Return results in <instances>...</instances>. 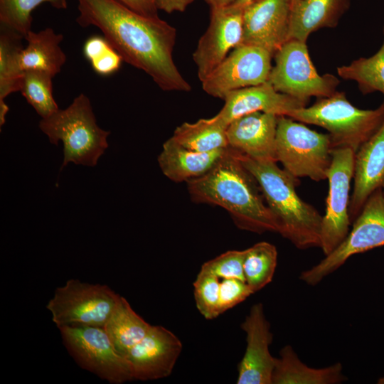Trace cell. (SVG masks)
Wrapping results in <instances>:
<instances>
[{
    "label": "cell",
    "instance_id": "12",
    "mask_svg": "<svg viewBox=\"0 0 384 384\" xmlns=\"http://www.w3.org/2000/svg\"><path fill=\"white\" fill-rule=\"evenodd\" d=\"M273 55L267 50L240 44L203 80L208 95L224 100L230 92L268 81Z\"/></svg>",
    "mask_w": 384,
    "mask_h": 384
},
{
    "label": "cell",
    "instance_id": "9",
    "mask_svg": "<svg viewBox=\"0 0 384 384\" xmlns=\"http://www.w3.org/2000/svg\"><path fill=\"white\" fill-rule=\"evenodd\" d=\"M383 188L367 199L343 241L318 264L300 273L299 279L315 286L340 268L351 257L384 246V198Z\"/></svg>",
    "mask_w": 384,
    "mask_h": 384
},
{
    "label": "cell",
    "instance_id": "33",
    "mask_svg": "<svg viewBox=\"0 0 384 384\" xmlns=\"http://www.w3.org/2000/svg\"><path fill=\"white\" fill-rule=\"evenodd\" d=\"M254 294L245 281L238 279H220V315L245 301Z\"/></svg>",
    "mask_w": 384,
    "mask_h": 384
},
{
    "label": "cell",
    "instance_id": "5",
    "mask_svg": "<svg viewBox=\"0 0 384 384\" xmlns=\"http://www.w3.org/2000/svg\"><path fill=\"white\" fill-rule=\"evenodd\" d=\"M287 117L326 129L332 149L349 148L356 153L383 122L384 101L375 110H361L353 105L345 93L336 91L318 98L310 107L294 110Z\"/></svg>",
    "mask_w": 384,
    "mask_h": 384
},
{
    "label": "cell",
    "instance_id": "30",
    "mask_svg": "<svg viewBox=\"0 0 384 384\" xmlns=\"http://www.w3.org/2000/svg\"><path fill=\"white\" fill-rule=\"evenodd\" d=\"M45 2L57 9L68 6L66 0H0V25L25 37L31 31L33 11Z\"/></svg>",
    "mask_w": 384,
    "mask_h": 384
},
{
    "label": "cell",
    "instance_id": "8",
    "mask_svg": "<svg viewBox=\"0 0 384 384\" xmlns=\"http://www.w3.org/2000/svg\"><path fill=\"white\" fill-rule=\"evenodd\" d=\"M273 57L268 82L277 91L306 102L311 97H329L337 91L339 80L331 74L317 73L306 43L289 40Z\"/></svg>",
    "mask_w": 384,
    "mask_h": 384
},
{
    "label": "cell",
    "instance_id": "18",
    "mask_svg": "<svg viewBox=\"0 0 384 384\" xmlns=\"http://www.w3.org/2000/svg\"><path fill=\"white\" fill-rule=\"evenodd\" d=\"M223 108L216 114L225 124L242 115L263 112L287 116L308 102L277 91L268 82L234 90L223 100Z\"/></svg>",
    "mask_w": 384,
    "mask_h": 384
},
{
    "label": "cell",
    "instance_id": "11",
    "mask_svg": "<svg viewBox=\"0 0 384 384\" xmlns=\"http://www.w3.org/2000/svg\"><path fill=\"white\" fill-rule=\"evenodd\" d=\"M328 173L329 192L322 218L321 247L324 256L334 250L348 234L350 185L354 174L355 152L349 148L331 150Z\"/></svg>",
    "mask_w": 384,
    "mask_h": 384
},
{
    "label": "cell",
    "instance_id": "16",
    "mask_svg": "<svg viewBox=\"0 0 384 384\" xmlns=\"http://www.w3.org/2000/svg\"><path fill=\"white\" fill-rule=\"evenodd\" d=\"M246 349L238 366V384H272L274 358L270 351L273 339L262 303H256L241 324Z\"/></svg>",
    "mask_w": 384,
    "mask_h": 384
},
{
    "label": "cell",
    "instance_id": "23",
    "mask_svg": "<svg viewBox=\"0 0 384 384\" xmlns=\"http://www.w3.org/2000/svg\"><path fill=\"white\" fill-rule=\"evenodd\" d=\"M24 38L28 44L21 54L23 70H39L53 78L61 71L66 62V55L60 46L63 39L62 34L46 28L37 33L30 31Z\"/></svg>",
    "mask_w": 384,
    "mask_h": 384
},
{
    "label": "cell",
    "instance_id": "27",
    "mask_svg": "<svg viewBox=\"0 0 384 384\" xmlns=\"http://www.w3.org/2000/svg\"><path fill=\"white\" fill-rule=\"evenodd\" d=\"M384 36V26H383ZM344 80L355 81L363 95L380 92L384 95V38L380 49L372 56L360 58L337 68Z\"/></svg>",
    "mask_w": 384,
    "mask_h": 384
},
{
    "label": "cell",
    "instance_id": "35",
    "mask_svg": "<svg viewBox=\"0 0 384 384\" xmlns=\"http://www.w3.org/2000/svg\"><path fill=\"white\" fill-rule=\"evenodd\" d=\"M132 11L149 18H159L154 0H116Z\"/></svg>",
    "mask_w": 384,
    "mask_h": 384
},
{
    "label": "cell",
    "instance_id": "6",
    "mask_svg": "<svg viewBox=\"0 0 384 384\" xmlns=\"http://www.w3.org/2000/svg\"><path fill=\"white\" fill-rule=\"evenodd\" d=\"M331 150L329 134L314 131L289 117L277 116V161L293 177H308L316 182L327 179Z\"/></svg>",
    "mask_w": 384,
    "mask_h": 384
},
{
    "label": "cell",
    "instance_id": "17",
    "mask_svg": "<svg viewBox=\"0 0 384 384\" xmlns=\"http://www.w3.org/2000/svg\"><path fill=\"white\" fill-rule=\"evenodd\" d=\"M277 116L255 112L233 119L226 129L228 147L255 160L277 162L275 151Z\"/></svg>",
    "mask_w": 384,
    "mask_h": 384
},
{
    "label": "cell",
    "instance_id": "14",
    "mask_svg": "<svg viewBox=\"0 0 384 384\" xmlns=\"http://www.w3.org/2000/svg\"><path fill=\"white\" fill-rule=\"evenodd\" d=\"M180 339L170 330L157 325L125 356L133 380H154L172 373L182 351Z\"/></svg>",
    "mask_w": 384,
    "mask_h": 384
},
{
    "label": "cell",
    "instance_id": "21",
    "mask_svg": "<svg viewBox=\"0 0 384 384\" xmlns=\"http://www.w3.org/2000/svg\"><path fill=\"white\" fill-rule=\"evenodd\" d=\"M226 149L197 152L183 146L171 137L164 143L157 160L162 173L169 179L174 182H187L210 171Z\"/></svg>",
    "mask_w": 384,
    "mask_h": 384
},
{
    "label": "cell",
    "instance_id": "22",
    "mask_svg": "<svg viewBox=\"0 0 384 384\" xmlns=\"http://www.w3.org/2000/svg\"><path fill=\"white\" fill-rule=\"evenodd\" d=\"M347 380L341 363L316 368L303 363L290 345L274 358L272 384H340Z\"/></svg>",
    "mask_w": 384,
    "mask_h": 384
},
{
    "label": "cell",
    "instance_id": "38",
    "mask_svg": "<svg viewBox=\"0 0 384 384\" xmlns=\"http://www.w3.org/2000/svg\"><path fill=\"white\" fill-rule=\"evenodd\" d=\"M255 1H257V0H237L233 4V5L237 6L240 8L244 9L245 6L254 2Z\"/></svg>",
    "mask_w": 384,
    "mask_h": 384
},
{
    "label": "cell",
    "instance_id": "29",
    "mask_svg": "<svg viewBox=\"0 0 384 384\" xmlns=\"http://www.w3.org/2000/svg\"><path fill=\"white\" fill-rule=\"evenodd\" d=\"M53 78L48 73L39 70L23 72L20 91L41 118H46L59 110L53 96Z\"/></svg>",
    "mask_w": 384,
    "mask_h": 384
},
{
    "label": "cell",
    "instance_id": "41",
    "mask_svg": "<svg viewBox=\"0 0 384 384\" xmlns=\"http://www.w3.org/2000/svg\"><path fill=\"white\" fill-rule=\"evenodd\" d=\"M297 1V0H292V1Z\"/></svg>",
    "mask_w": 384,
    "mask_h": 384
},
{
    "label": "cell",
    "instance_id": "1",
    "mask_svg": "<svg viewBox=\"0 0 384 384\" xmlns=\"http://www.w3.org/2000/svg\"><path fill=\"white\" fill-rule=\"evenodd\" d=\"M82 27L98 28L123 60L151 77L164 91L190 92L173 51L176 29L159 18L141 15L116 0H77Z\"/></svg>",
    "mask_w": 384,
    "mask_h": 384
},
{
    "label": "cell",
    "instance_id": "20",
    "mask_svg": "<svg viewBox=\"0 0 384 384\" xmlns=\"http://www.w3.org/2000/svg\"><path fill=\"white\" fill-rule=\"evenodd\" d=\"M351 0H297L292 1L289 40L306 43L309 35L322 28L335 27Z\"/></svg>",
    "mask_w": 384,
    "mask_h": 384
},
{
    "label": "cell",
    "instance_id": "28",
    "mask_svg": "<svg viewBox=\"0 0 384 384\" xmlns=\"http://www.w3.org/2000/svg\"><path fill=\"white\" fill-rule=\"evenodd\" d=\"M277 265V250L270 242H259L245 250V280L254 293L272 282Z\"/></svg>",
    "mask_w": 384,
    "mask_h": 384
},
{
    "label": "cell",
    "instance_id": "10",
    "mask_svg": "<svg viewBox=\"0 0 384 384\" xmlns=\"http://www.w3.org/2000/svg\"><path fill=\"white\" fill-rule=\"evenodd\" d=\"M58 329L68 352L82 368L110 384L133 380L128 361L116 351L103 327L65 325Z\"/></svg>",
    "mask_w": 384,
    "mask_h": 384
},
{
    "label": "cell",
    "instance_id": "36",
    "mask_svg": "<svg viewBox=\"0 0 384 384\" xmlns=\"http://www.w3.org/2000/svg\"><path fill=\"white\" fill-rule=\"evenodd\" d=\"M158 10L168 14L174 11L183 12L194 0H154Z\"/></svg>",
    "mask_w": 384,
    "mask_h": 384
},
{
    "label": "cell",
    "instance_id": "3",
    "mask_svg": "<svg viewBox=\"0 0 384 384\" xmlns=\"http://www.w3.org/2000/svg\"><path fill=\"white\" fill-rule=\"evenodd\" d=\"M237 154L278 219L279 234L299 250L320 247L323 215L299 197L295 189L298 178L281 169L275 161H257Z\"/></svg>",
    "mask_w": 384,
    "mask_h": 384
},
{
    "label": "cell",
    "instance_id": "37",
    "mask_svg": "<svg viewBox=\"0 0 384 384\" xmlns=\"http://www.w3.org/2000/svg\"><path fill=\"white\" fill-rule=\"evenodd\" d=\"M210 9L225 7L233 4L237 0H205Z\"/></svg>",
    "mask_w": 384,
    "mask_h": 384
},
{
    "label": "cell",
    "instance_id": "7",
    "mask_svg": "<svg viewBox=\"0 0 384 384\" xmlns=\"http://www.w3.org/2000/svg\"><path fill=\"white\" fill-rule=\"evenodd\" d=\"M120 297L106 284L70 279L55 289L46 309L57 327L83 325L104 328Z\"/></svg>",
    "mask_w": 384,
    "mask_h": 384
},
{
    "label": "cell",
    "instance_id": "40",
    "mask_svg": "<svg viewBox=\"0 0 384 384\" xmlns=\"http://www.w3.org/2000/svg\"><path fill=\"white\" fill-rule=\"evenodd\" d=\"M382 189H383V198H384V186Z\"/></svg>",
    "mask_w": 384,
    "mask_h": 384
},
{
    "label": "cell",
    "instance_id": "2",
    "mask_svg": "<svg viewBox=\"0 0 384 384\" xmlns=\"http://www.w3.org/2000/svg\"><path fill=\"white\" fill-rule=\"evenodd\" d=\"M186 183L193 202L223 208L240 229L279 233V222L267 206L257 181L231 148L206 174Z\"/></svg>",
    "mask_w": 384,
    "mask_h": 384
},
{
    "label": "cell",
    "instance_id": "24",
    "mask_svg": "<svg viewBox=\"0 0 384 384\" xmlns=\"http://www.w3.org/2000/svg\"><path fill=\"white\" fill-rule=\"evenodd\" d=\"M151 326L121 296L104 329L116 351L125 357L129 351L146 335Z\"/></svg>",
    "mask_w": 384,
    "mask_h": 384
},
{
    "label": "cell",
    "instance_id": "15",
    "mask_svg": "<svg viewBox=\"0 0 384 384\" xmlns=\"http://www.w3.org/2000/svg\"><path fill=\"white\" fill-rule=\"evenodd\" d=\"M292 0H257L243 9L240 44L255 46L272 55L289 39Z\"/></svg>",
    "mask_w": 384,
    "mask_h": 384
},
{
    "label": "cell",
    "instance_id": "25",
    "mask_svg": "<svg viewBox=\"0 0 384 384\" xmlns=\"http://www.w3.org/2000/svg\"><path fill=\"white\" fill-rule=\"evenodd\" d=\"M227 125L218 117L184 122L177 127L171 137L183 146L197 152H210L228 147Z\"/></svg>",
    "mask_w": 384,
    "mask_h": 384
},
{
    "label": "cell",
    "instance_id": "31",
    "mask_svg": "<svg viewBox=\"0 0 384 384\" xmlns=\"http://www.w3.org/2000/svg\"><path fill=\"white\" fill-rule=\"evenodd\" d=\"M196 306L206 319H213L220 315V279L213 273L201 269L193 282Z\"/></svg>",
    "mask_w": 384,
    "mask_h": 384
},
{
    "label": "cell",
    "instance_id": "32",
    "mask_svg": "<svg viewBox=\"0 0 384 384\" xmlns=\"http://www.w3.org/2000/svg\"><path fill=\"white\" fill-rule=\"evenodd\" d=\"M244 250H228L203 264L201 269L216 275L220 279L245 280Z\"/></svg>",
    "mask_w": 384,
    "mask_h": 384
},
{
    "label": "cell",
    "instance_id": "34",
    "mask_svg": "<svg viewBox=\"0 0 384 384\" xmlns=\"http://www.w3.org/2000/svg\"><path fill=\"white\" fill-rule=\"evenodd\" d=\"M123 61L119 53L110 45L90 61V63L97 75L110 76L119 70Z\"/></svg>",
    "mask_w": 384,
    "mask_h": 384
},
{
    "label": "cell",
    "instance_id": "26",
    "mask_svg": "<svg viewBox=\"0 0 384 384\" xmlns=\"http://www.w3.org/2000/svg\"><path fill=\"white\" fill-rule=\"evenodd\" d=\"M23 38L16 31L0 25V105H6L5 98L10 94L20 91Z\"/></svg>",
    "mask_w": 384,
    "mask_h": 384
},
{
    "label": "cell",
    "instance_id": "39",
    "mask_svg": "<svg viewBox=\"0 0 384 384\" xmlns=\"http://www.w3.org/2000/svg\"><path fill=\"white\" fill-rule=\"evenodd\" d=\"M377 383H378V384H384V375H383L382 377H380V378L378 380Z\"/></svg>",
    "mask_w": 384,
    "mask_h": 384
},
{
    "label": "cell",
    "instance_id": "13",
    "mask_svg": "<svg viewBox=\"0 0 384 384\" xmlns=\"http://www.w3.org/2000/svg\"><path fill=\"white\" fill-rule=\"evenodd\" d=\"M243 9L233 4L211 9L207 30L193 53L201 82L227 57L230 50L240 45Z\"/></svg>",
    "mask_w": 384,
    "mask_h": 384
},
{
    "label": "cell",
    "instance_id": "4",
    "mask_svg": "<svg viewBox=\"0 0 384 384\" xmlns=\"http://www.w3.org/2000/svg\"><path fill=\"white\" fill-rule=\"evenodd\" d=\"M38 126L50 143L63 142L64 156L60 169L70 162L94 166L108 147L107 139L110 132L97 125L90 99L84 93L66 109L42 118Z\"/></svg>",
    "mask_w": 384,
    "mask_h": 384
},
{
    "label": "cell",
    "instance_id": "19",
    "mask_svg": "<svg viewBox=\"0 0 384 384\" xmlns=\"http://www.w3.org/2000/svg\"><path fill=\"white\" fill-rule=\"evenodd\" d=\"M353 190L348 213L353 222L368 197L384 186V120L355 153Z\"/></svg>",
    "mask_w": 384,
    "mask_h": 384
}]
</instances>
